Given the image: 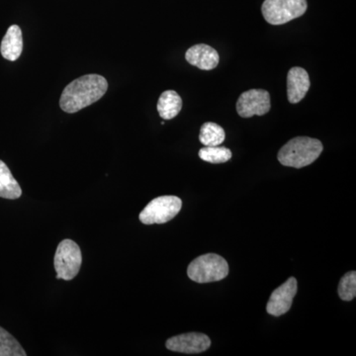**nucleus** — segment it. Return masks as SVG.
I'll use <instances>...</instances> for the list:
<instances>
[{
	"label": "nucleus",
	"instance_id": "nucleus-1",
	"mask_svg": "<svg viewBox=\"0 0 356 356\" xmlns=\"http://www.w3.org/2000/svg\"><path fill=\"white\" fill-rule=\"evenodd\" d=\"M108 89V83L99 74H86L65 86L60 106L65 113H76L102 99Z\"/></svg>",
	"mask_w": 356,
	"mask_h": 356
},
{
	"label": "nucleus",
	"instance_id": "nucleus-2",
	"mask_svg": "<svg viewBox=\"0 0 356 356\" xmlns=\"http://www.w3.org/2000/svg\"><path fill=\"white\" fill-rule=\"evenodd\" d=\"M321 140L309 137H296L281 147L278 161L281 165L302 168L313 163L322 154Z\"/></svg>",
	"mask_w": 356,
	"mask_h": 356
},
{
	"label": "nucleus",
	"instance_id": "nucleus-17",
	"mask_svg": "<svg viewBox=\"0 0 356 356\" xmlns=\"http://www.w3.org/2000/svg\"><path fill=\"white\" fill-rule=\"evenodd\" d=\"M199 158L210 163H224L232 159V152L226 147H205L199 151Z\"/></svg>",
	"mask_w": 356,
	"mask_h": 356
},
{
	"label": "nucleus",
	"instance_id": "nucleus-18",
	"mask_svg": "<svg viewBox=\"0 0 356 356\" xmlns=\"http://www.w3.org/2000/svg\"><path fill=\"white\" fill-rule=\"evenodd\" d=\"M339 297L343 301H351L356 296V273L350 271L344 274L339 281Z\"/></svg>",
	"mask_w": 356,
	"mask_h": 356
},
{
	"label": "nucleus",
	"instance_id": "nucleus-14",
	"mask_svg": "<svg viewBox=\"0 0 356 356\" xmlns=\"http://www.w3.org/2000/svg\"><path fill=\"white\" fill-rule=\"evenodd\" d=\"M22 191L19 184L13 177L8 166L0 161V197L15 200L21 197Z\"/></svg>",
	"mask_w": 356,
	"mask_h": 356
},
{
	"label": "nucleus",
	"instance_id": "nucleus-9",
	"mask_svg": "<svg viewBox=\"0 0 356 356\" xmlns=\"http://www.w3.org/2000/svg\"><path fill=\"white\" fill-rule=\"evenodd\" d=\"M298 290V283L296 278L290 277L289 280L274 290L267 303L266 311L269 315L280 317L284 315L291 309L293 299L296 296Z\"/></svg>",
	"mask_w": 356,
	"mask_h": 356
},
{
	"label": "nucleus",
	"instance_id": "nucleus-15",
	"mask_svg": "<svg viewBox=\"0 0 356 356\" xmlns=\"http://www.w3.org/2000/svg\"><path fill=\"white\" fill-rule=\"evenodd\" d=\"M226 138L224 129L213 122H207L201 127L199 140L205 147H215L222 144Z\"/></svg>",
	"mask_w": 356,
	"mask_h": 356
},
{
	"label": "nucleus",
	"instance_id": "nucleus-11",
	"mask_svg": "<svg viewBox=\"0 0 356 356\" xmlns=\"http://www.w3.org/2000/svg\"><path fill=\"white\" fill-rule=\"evenodd\" d=\"M185 58L191 65L203 70H211L219 65L220 57L218 51L205 44L191 47L185 54Z\"/></svg>",
	"mask_w": 356,
	"mask_h": 356
},
{
	"label": "nucleus",
	"instance_id": "nucleus-5",
	"mask_svg": "<svg viewBox=\"0 0 356 356\" xmlns=\"http://www.w3.org/2000/svg\"><path fill=\"white\" fill-rule=\"evenodd\" d=\"M306 0H266L261 13L271 25H283L301 17L307 10Z\"/></svg>",
	"mask_w": 356,
	"mask_h": 356
},
{
	"label": "nucleus",
	"instance_id": "nucleus-6",
	"mask_svg": "<svg viewBox=\"0 0 356 356\" xmlns=\"http://www.w3.org/2000/svg\"><path fill=\"white\" fill-rule=\"evenodd\" d=\"M181 207V199L177 196H161L147 204L139 219L145 225L165 224L177 216Z\"/></svg>",
	"mask_w": 356,
	"mask_h": 356
},
{
	"label": "nucleus",
	"instance_id": "nucleus-13",
	"mask_svg": "<svg viewBox=\"0 0 356 356\" xmlns=\"http://www.w3.org/2000/svg\"><path fill=\"white\" fill-rule=\"evenodd\" d=\"M182 108V99L177 91L166 90L159 97L158 111L159 116L165 120H172L177 117Z\"/></svg>",
	"mask_w": 356,
	"mask_h": 356
},
{
	"label": "nucleus",
	"instance_id": "nucleus-4",
	"mask_svg": "<svg viewBox=\"0 0 356 356\" xmlns=\"http://www.w3.org/2000/svg\"><path fill=\"white\" fill-rule=\"evenodd\" d=\"M81 264L83 254L79 245L72 240L62 241L58 245L54 259L57 280H74L79 273Z\"/></svg>",
	"mask_w": 356,
	"mask_h": 356
},
{
	"label": "nucleus",
	"instance_id": "nucleus-3",
	"mask_svg": "<svg viewBox=\"0 0 356 356\" xmlns=\"http://www.w3.org/2000/svg\"><path fill=\"white\" fill-rule=\"evenodd\" d=\"M229 274L228 262L221 255L207 254L198 257L189 264L187 275L197 283L216 282Z\"/></svg>",
	"mask_w": 356,
	"mask_h": 356
},
{
	"label": "nucleus",
	"instance_id": "nucleus-16",
	"mask_svg": "<svg viewBox=\"0 0 356 356\" xmlns=\"http://www.w3.org/2000/svg\"><path fill=\"white\" fill-rule=\"evenodd\" d=\"M27 353L23 350L17 339L9 334L6 330L0 327V356H26Z\"/></svg>",
	"mask_w": 356,
	"mask_h": 356
},
{
	"label": "nucleus",
	"instance_id": "nucleus-12",
	"mask_svg": "<svg viewBox=\"0 0 356 356\" xmlns=\"http://www.w3.org/2000/svg\"><path fill=\"white\" fill-rule=\"evenodd\" d=\"M22 51V31L19 26H10L7 30L6 36L2 39L1 46H0L2 57L14 62L19 58Z\"/></svg>",
	"mask_w": 356,
	"mask_h": 356
},
{
	"label": "nucleus",
	"instance_id": "nucleus-8",
	"mask_svg": "<svg viewBox=\"0 0 356 356\" xmlns=\"http://www.w3.org/2000/svg\"><path fill=\"white\" fill-rule=\"evenodd\" d=\"M165 346L175 353L194 355L207 350L211 346V339L200 332H187L170 337L166 341Z\"/></svg>",
	"mask_w": 356,
	"mask_h": 356
},
{
	"label": "nucleus",
	"instance_id": "nucleus-10",
	"mask_svg": "<svg viewBox=\"0 0 356 356\" xmlns=\"http://www.w3.org/2000/svg\"><path fill=\"white\" fill-rule=\"evenodd\" d=\"M310 86L308 72L302 67H292L287 74L288 102L292 104L301 102L308 92Z\"/></svg>",
	"mask_w": 356,
	"mask_h": 356
},
{
	"label": "nucleus",
	"instance_id": "nucleus-7",
	"mask_svg": "<svg viewBox=\"0 0 356 356\" xmlns=\"http://www.w3.org/2000/svg\"><path fill=\"white\" fill-rule=\"evenodd\" d=\"M270 95L264 89H250L238 97L236 111L243 118L262 116L270 110Z\"/></svg>",
	"mask_w": 356,
	"mask_h": 356
}]
</instances>
